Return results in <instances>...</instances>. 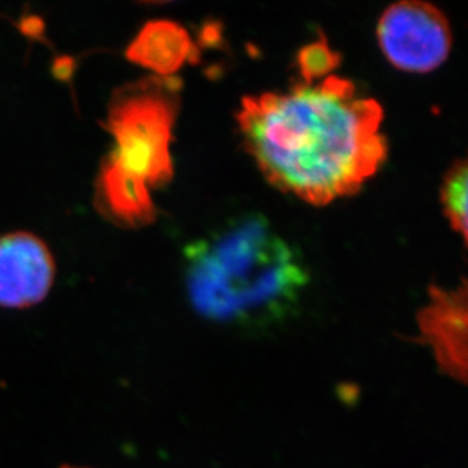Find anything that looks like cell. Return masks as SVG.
<instances>
[{"instance_id":"cell-1","label":"cell","mask_w":468,"mask_h":468,"mask_svg":"<svg viewBox=\"0 0 468 468\" xmlns=\"http://www.w3.org/2000/svg\"><path fill=\"white\" fill-rule=\"evenodd\" d=\"M382 120L378 101L335 75L288 93L248 96L237 114L265 179L314 207L358 193L382 167L388 152Z\"/></svg>"},{"instance_id":"cell-2","label":"cell","mask_w":468,"mask_h":468,"mask_svg":"<svg viewBox=\"0 0 468 468\" xmlns=\"http://www.w3.org/2000/svg\"><path fill=\"white\" fill-rule=\"evenodd\" d=\"M191 305L211 322L283 317L308 282L301 258L261 216L235 218L186 250Z\"/></svg>"},{"instance_id":"cell-3","label":"cell","mask_w":468,"mask_h":468,"mask_svg":"<svg viewBox=\"0 0 468 468\" xmlns=\"http://www.w3.org/2000/svg\"><path fill=\"white\" fill-rule=\"evenodd\" d=\"M181 89L175 76H146L115 90L108 105L105 129L117 146L112 154L149 186H163L173 179L170 143Z\"/></svg>"},{"instance_id":"cell-4","label":"cell","mask_w":468,"mask_h":468,"mask_svg":"<svg viewBox=\"0 0 468 468\" xmlns=\"http://www.w3.org/2000/svg\"><path fill=\"white\" fill-rule=\"evenodd\" d=\"M378 40L385 58L399 70L429 73L451 53V25L433 5L403 0L385 9L378 23Z\"/></svg>"},{"instance_id":"cell-5","label":"cell","mask_w":468,"mask_h":468,"mask_svg":"<svg viewBox=\"0 0 468 468\" xmlns=\"http://www.w3.org/2000/svg\"><path fill=\"white\" fill-rule=\"evenodd\" d=\"M48 244L29 232L0 237V306L25 310L45 301L55 282Z\"/></svg>"},{"instance_id":"cell-6","label":"cell","mask_w":468,"mask_h":468,"mask_svg":"<svg viewBox=\"0 0 468 468\" xmlns=\"http://www.w3.org/2000/svg\"><path fill=\"white\" fill-rule=\"evenodd\" d=\"M468 290L429 288V303L419 313L421 341L432 349L447 376L464 382L467 376Z\"/></svg>"},{"instance_id":"cell-7","label":"cell","mask_w":468,"mask_h":468,"mask_svg":"<svg viewBox=\"0 0 468 468\" xmlns=\"http://www.w3.org/2000/svg\"><path fill=\"white\" fill-rule=\"evenodd\" d=\"M93 204L105 220L124 229L146 228L156 218L149 186L112 152L103 158L94 182Z\"/></svg>"},{"instance_id":"cell-8","label":"cell","mask_w":468,"mask_h":468,"mask_svg":"<svg viewBox=\"0 0 468 468\" xmlns=\"http://www.w3.org/2000/svg\"><path fill=\"white\" fill-rule=\"evenodd\" d=\"M196 53L186 27L170 20H152L140 29L124 55L133 64L165 78L177 73L186 62L196 61Z\"/></svg>"},{"instance_id":"cell-9","label":"cell","mask_w":468,"mask_h":468,"mask_svg":"<svg viewBox=\"0 0 468 468\" xmlns=\"http://www.w3.org/2000/svg\"><path fill=\"white\" fill-rule=\"evenodd\" d=\"M468 167L465 159L455 161L447 170L441 186V202L447 220L467 243Z\"/></svg>"},{"instance_id":"cell-10","label":"cell","mask_w":468,"mask_h":468,"mask_svg":"<svg viewBox=\"0 0 468 468\" xmlns=\"http://www.w3.org/2000/svg\"><path fill=\"white\" fill-rule=\"evenodd\" d=\"M340 53L334 52L327 45L326 38H320L313 45L305 46L299 50L297 64L303 78V84H314V80H323L331 76L340 66Z\"/></svg>"},{"instance_id":"cell-11","label":"cell","mask_w":468,"mask_h":468,"mask_svg":"<svg viewBox=\"0 0 468 468\" xmlns=\"http://www.w3.org/2000/svg\"><path fill=\"white\" fill-rule=\"evenodd\" d=\"M73 69H75V61L71 58H58L53 64V75L57 76L58 80H67L73 73Z\"/></svg>"},{"instance_id":"cell-12","label":"cell","mask_w":468,"mask_h":468,"mask_svg":"<svg viewBox=\"0 0 468 468\" xmlns=\"http://www.w3.org/2000/svg\"><path fill=\"white\" fill-rule=\"evenodd\" d=\"M22 31L27 34V37H38L43 32V22L38 17H27L22 22Z\"/></svg>"},{"instance_id":"cell-13","label":"cell","mask_w":468,"mask_h":468,"mask_svg":"<svg viewBox=\"0 0 468 468\" xmlns=\"http://www.w3.org/2000/svg\"><path fill=\"white\" fill-rule=\"evenodd\" d=\"M61 468H85V467H71V465H64V467Z\"/></svg>"}]
</instances>
